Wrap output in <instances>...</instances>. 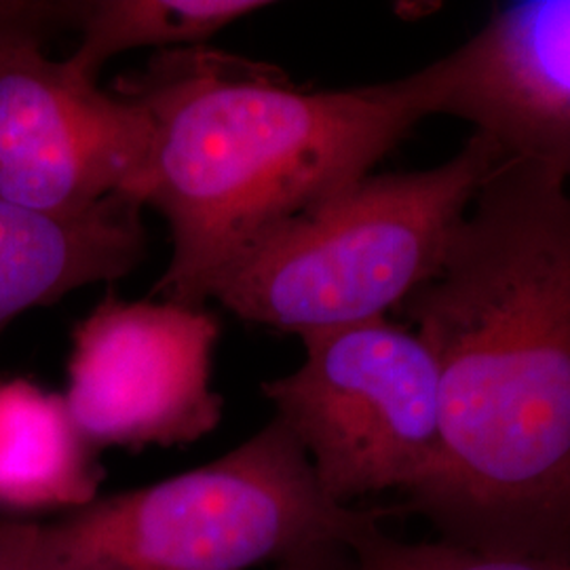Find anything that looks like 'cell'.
<instances>
[{
    "label": "cell",
    "mask_w": 570,
    "mask_h": 570,
    "mask_svg": "<svg viewBox=\"0 0 570 570\" xmlns=\"http://www.w3.org/2000/svg\"><path fill=\"white\" fill-rule=\"evenodd\" d=\"M395 313L440 370V444L404 511L469 550L570 558V188L505 159Z\"/></svg>",
    "instance_id": "obj_1"
},
{
    "label": "cell",
    "mask_w": 570,
    "mask_h": 570,
    "mask_svg": "<svg viewBox=\"0 0 570 570\" xmlns=\"http://www.w3.org/2000/svg\"><path fill=\"white\" fill-rule=\"evenodd\" d=\"M155 127L153 205L171 258L161 301L204 306L212 282L268 233L360 183L429 119L412 75L301 89L209 45L157 51L115 82Z\"/></svg>",
    "instance_id": "obj_2"
},
{
    "label": "cell",
    "mask_w": 570,
    "mask_h": 570,
    "mask_svg": "<svg viewBox=\"0 0 570 570\" xmlns=\"http://www.w3.org/2000/svg\"><path fill=\"white\" fill-rule=\"evenodd\" d=\"M387 510L330 499L284 423L220 459L98 497L58 522L23 520L26 570H249L346 553Z\"/></svg>",
    "instance_id": "obj_3"
},
{
    "label": "cell",
    "mask_w": 570,
    "mask_h": 570,
    "mask_svg": "<svg viewBox=\"0 0 570 570\" xmlns=\"http://www.w3.org/2000/svg\"><path fill=\"white\" fill-rule=\"evenodd\" d=\"M501 157L471 134L444 164L370 174L249 247L207 301L296 336L389 317L438 275Z\"/></svg>",
    "instance_id": "obj_4"
},
{
    "label": "cell",
    "mask_w": 570,
    "mask_h": 570,
    "mask_svg": "<svg viewBox=\"0 0 570 570\" xmlns=\"http://www.w3.org/2000/svg\"><path fill=\"white\" fill-rule=\"evenodd\" d=\"M298 338L305 362L261 391L327 497L421 484L440 444V370L421 334L383 317Z\"/></svg>",
    "instance_id": "obj_5"
},
{
    "label": "cell",
    "mask_w": 570,
    "mask_h": 570,
    "mask_svg": "<svg viewBox=\"0 0 570 570\" xmlns=\"http://www.w3.org/2000/svg\"><path fill=\"white\" fill-rule=\"evenodd\" d=\"M81 2L0 30V199L75 218L112 197L148 204L155 127L140 106L102 91L45 39L77 26Z\"/></svg>",
    "instance_id": "obj_6"
},
{
    "label": "cell",
    "mask_w": 570,
    "mask_h": 570,
    "mask_svg": "<svg viewBox=\"0 0 570 570\" xmlns=\"http://www.w3.org/2000/svg\"><path fill=\"white\" fill-rule=\"evenodd\" d=\"M220 322L205 306L108 292L72 332L68 412L94 449L183 446L223 419L212 387Z\"/></svg>",
    "instance_id": "obj_7"
},
{
    "label": "cell",
    "mask_w": 570,
    "mask_h": 570,
    "mask_svg": "<svg viewBox=\"0 0 570 570\" xmlns=\"http://www.w3.org/2000/svg\"><path fill=\"white\" fill-rule=\"evenodd\" d=\"M412 77L428 117L469 122L505 159L546 167L570 188V0L499 4Z\"/></svg>",
    "instance_id": "obj_8"
},
{
    "label": "cell",
    "mask_w": 570,
    "mask_h": 570,
    "mask_svg": "<svg viewBox=\"0 0 570 570\" xmlns=\"http://www.w3.org/2000/svg\"><path fill=\"white\" fill-rule=\"evenodd\" d=\"M144 204L112 197L75 218L45 216L0 199V336L35 306L112 284L146 258Z\"/></svg>",
    "instance_id": "obj_9"
},
{
    "label": "cell",
    "mask_w": 570,
    "mask_h": 570,
    "mask_svg": "<svg viewBox=\"0 0 570 570\" xmlns=\"http://www.w3.org/2000/svg\"><path fill=\"white\" fill-rule=\"evenodd\" d=\"M102 475L63 395L26 379L0 381V510H79L98 499Z\"/></svg>",
    "instance_id": "obj_10"
},
{
    "label": "cell",
    "mask_w": 570,
    "mask_h": 570,
    "mask_svg": "<svg viewBox=\"0 0 570 570\" xmlns=\"http://www.w3.org/2000/svg\"><path fill=\"white\" fill-rule=\"evenodd\" d=\"M273 7L261 0H96L81 2V45L70 56L87 77L98 79L106 61L125 51H159L207 45L235 21Z\"/></svg>",
    "instance_id": "obj_11"
},
{
    "label": "cell",
    "mask_w": 570,
    "mask_h": 570,
    "mask_svg": "<svg viewBox=\"0 0 570 570\" xmlns=\"http://www.w3.org/2000/svg\"><path fill=\"white\" fill-rule=\"evenodd\" d=\"M348 570H570V558L490 553L442 539L410 543L379 529L353 546Z\"/></svg>",
    "instance_id": "obj_12"
},
{
    "label": "cell",
    "mask_w": 570,
    "mask_h": 570,
    "mask_svg": "<svg viewBox=\"0 0 570 570\" xmlns=\"http://www.w3.org/2000/svg\"><path fill=\"white\" fill-rule=\"evenodd\" d=\"M0 570H26L23 518L0 513Z\"/></svg>",
    "instance_id": "obj_13"
},
{
    "label": "cell",
    "mask_w": 570,
    "mask_h": 570,
    "mask_svg": "<svg viewBox=\"0 0 570 570\" xmlns=\"http://www.w3.org/2000/svg\"><path fill=\"white\" fill-rule=\"evenodd\" d=\"M49 7V2H0V30L39 20Z\"/></svg>",
    "instance_id": "obj_14"
},
{
    "label": "cell",
    "mask_w": 570,
    "mask_h": 570,
    "mask_svg": "<svg viewBox=\"0 0 570 570\" xmlns=\"http://www.w3.org/2000/svg\"><path fill=\"white\" fill-rule=\"evenodd\" d=\"M351 553H322L282 564L277 570H348Z\"/></svg>",
    "instance_id": "obj_15"
}]
</instances>
